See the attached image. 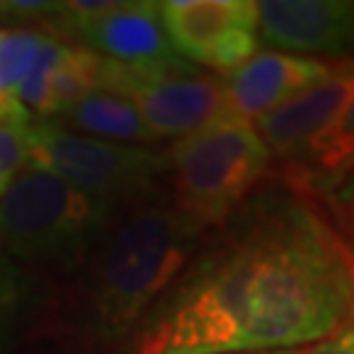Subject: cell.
I'll use <instances>...</instances> for the list:
<instances>
[{
    "label": "cell",
    "instance_id": "cell-1",
    "mask_svg": "<svg viewBox=\"0 0 354 354\" xmlns=\"http://www.w3.org/2000/svg\"><path fill=\"white\" fill-rule=\"evenodd\" d=\"M352 317L349 241L299 192H273L184 273L134 354L304 349Z\"/></svg>",
    "mask_w": 354,
    "mask_h": 354
},
{
    "label": "cell",
    "instance_id": "cell-2",
    "mask_svg": "<svg viewBox=\"0 0 354 354\" xmlns=\"http://www.w3.org/2000/svg\"><path fill=\"white\" fill-rule=\"evenodd\" d=\"M203 228L176 205H131L89 254L87 328L100 344L121 342L187 268Z\"/></svg>",
    "mask_w": 354,
    "mask_h": 354
},
{
    "label": "cell",
    "instance_id": "cell-3",
    "mask_svg": "<svg viewBox=\"0 0 354 354\" xmlns=\"http://www.w3.org/2000/svg\"><path fill=\"white\" fill-rule=\"evenodd\" d=\"M118 207L24 168L0 197V244L19 263L71 270L89 260Z\"/></svg>",
    "mask_w": 354,
    "mask_h": 354
},
{
    "label": "cell",
    "instance_id": "cell-4",
    "mask_svg": "<svg viewBox=\"0 0 354 354\" xmlns=\"http://www.w3.org/2000/svg\"><path fill=\"white\" fill-rule=\"evenodd\" d=\"M165 155L174 176V205L203 231L223 223L273 160L252 121L228 113L176 140Z\"/></svg>",
    "mask_w": 354,
    "mask_h": 354
},
{
    "label": "cell",
    "instance_id": "cell-5",
    "mask_svg": "<svg viewBox=\"0 0 354 354\" xmlns=\"http://www.w3.org/2000/svg\"><path fill=\"white\" fill-rule=\"evenodd\" d=\"M29 165L95 200L124 210L140 205L168 171V155L150 147L92 140L42 118L29 124Z\"/></svg>",
    "mask_w": 354,
    "mask_h": 354
},
{
    "label": "cell",
    "instance_id": "cell-6",
    "mask_svg": "<svg viewBox=\"0 0 354 354\" xmlns=\"http://www.w3.org/2000/svg\"><path fill=\"white\" fill-rule=\"evenodd\" d=\"M100 89L134 102L155 140H181L226 115L223 79L205 74L178 55L147 64H115L102 58Z\"/></svg>",
    "mask_w": 354,
    "mask_h": 354
},
{
    "label": "cell",
    "instance_id": "cell-7",
    "mask_svg": "<svg viewBox=\"0 0 354 354\" xmlns=\"http://www.w3.org/2000/svg\"><path fill=\"white\" fill-rule=\"evenodd\" d=\"M160 24L174 55L231 74L257 53L254 0H165Z\"/></svg>",
    "mask_w": 354,
    "mask_h": 354
},
{
    "label": "cell",
    "instance_id": "cell-8",
    "mask_svg": "<svg viewBox=\"0 0 354 354\" xmlns=\"http://www.w3.org/2000/svg\"><path fill=\"white\" fill-rule=\"evenodd\" d=\"M53 32L115 64H147L174 55L158 3H61Z\"/></svg>",
    "mask_w": 354,
    "mask_h": 354
},
{
    "label": "cell",
    "instance_id": "cell-9",
    "mask_svg": "<svg viewBox=\"0 0 354 354\" xmlns=\"http://www.w3.org/2000/svg\"><path fill=\"white\" fill-rule=\"evenodd\" d=\"M257 39L289 55L354 58V0H260Z\"/></svg>",
    "mask_w": 354,
    "mask_h": 354
},
{
    "label": "cell",
    "instance_id": "cell-10",
    "mask_svg": "<svg viewBox=\"0 0 354 354\" xmlns=\"http://www.w3.org/2000/svg\"><path fill=\"white\" fill-rule=\"evenodd\" d=\"M354 102V58L333 64L313 87L294 95L276 111L254 121V131L266 142L270 155H304Z\"/></svg>",
    "mask_w": 354,
    "mask_h": 354
},
{
    "label": "cell",
    "instance_id": "cell-11",
    "mask_svg": "<svg viewBox=\"0 0 354 354\" xmlns=\"http://www.w3.org/2000/svg\"><path fill=\"white\" fill-rule=\"evenodd\" d=\"M330 66L333 64L320 58H302L289 53H254L250 61H244L223 79L226 113L244 121H257L320 82Z\"/></svg>",
    "mask_w": 354,
    "mask_h": 354
},
{
    "label": "cell",
    "instance_id": "cell-12",
    "mask_svg": "<svg viewBox=\"0 0 354 354\" xmlns=\"http://www.w3.org/2000/svg\"><path fill=\"white\" fill-rule=\"evenodd\" d=\"M48 121L92 140L115 142V145L145 147L150 142H158L147 124L142 121L137 105L124 95H115L108 89H95L82 95Z\"/></svg>",
    "mask_w": 354,
    "mask_h": 354
},
{
    "label": "cell",
    "instance_id": "cell-13",
    "mask_svg": "<svg viewBox=\"0 0 354 354\" xmlns=\"http://www.w3.org/2000/svg\"><path fill=\"white\" fill-rule=\"evenodd\" d=\"M32 310V286L24 270L0 244V354H11L21 342Z\"/></svg>",
    "mask_w": 354,
    "mask_h": 354
},
{
    "label": "cell",
    "instance_id": "cell-14",
    "mask_svg": "<svg viewBox=\"0 0 354 354\" xmlns=\"http://www.w3.org/2000/svg\"><path fill=\"white\" fill-rule=\"evenodd\" d=\"M53 35L42 29H0V87L16 100V92L24 84V79L32 74V68L42 55L45 45Z\"/></svg>",
    "mask_w": 354,
    "mask_h": 354
},
{
    "label": "cell",
    "instance_id": "cell-15",
    "mask_svg": "<svg viewBox=\"0 0 354 354\" xmlns=\"http://www.w3.org/2000/svg\"><path fill=\"white\" fill-rule=\"evenodd\" d=\"M302 158L310 160L317 176L344 178L354 174V102L336 121V127L323 134Z\"/></svg>",
    "mask_w": 354,
    "mask_h": 354
},
{
    "label": "cell",
    "instance_id": "cell-16",
    "mask_svg": "<svg viewBox=\"0 0 354 354\" xmlns=\"http://www.w3.org/2000/svg\"><path fill=\"white\" fill-rule=\"evenodd\" d=\"M29 147H32L29 124L26 127L0 124V197L11 187L13 178L29 165Z\"/></svg>",
    "mask_w": 354,
    "mask_h": 354
},
{
    "label": "cell",
    "instance_id": "cell-17",
    "mask_svg": "<svg viewBox=\"0 0 354 354\" xmlns=\"http://www.w3.org/2000/svg\"><path fill=\"white\" fill-rule=\"evenodd\" d=\"M299 354H354V317L315 346H304Z\"/></svg>",
    "mask_w": 354,
    "mask_h": 354
},
{
    "label": "cell",
    "instance_id": "cell-18",
    "mask_svg": "<svg viewBox=\"0 0 354 354\" xmlns=\"http://www.w3.org/2000/svg\"><path fill=\"white\" fill-rule=\"evenodd\" d=\"M0 124H16V127L32 124V113L19 100L8 97L3 87H0Z\"/></svg>",
    "mask_w": 354,
    "mask_h": 354
},
{
    "label": "cell",
    "instance_id": "cell-19",
    "mask_svg": "<svg viewBox=\"0 0 354 354\" xmlns=\"http://www.w3.org/2000/svg\"><path fill=\"white\" fill-rule=\"evenodd\" d=\"M302 349H286V352H257V354H299Z\"/></svg>",
    "mask_w": 354,
    "mask_h": 354
}]
</instances>
